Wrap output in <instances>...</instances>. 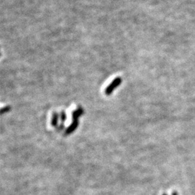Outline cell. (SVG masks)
<instances>
[{"label":"cell","mask_w":195,"mask_h":195,"mask_svg":"<svg viewBox=\"0 0 195 195\" xmlns=\"http://www.w3.org/2000/svg\"><path fill=\"white\" fill-rule=\"evenodd\" d=\"M57 119H58V115H57V113H53V119H52V124H55L56 123Z\"/></svg>","instance_id":"obj_2"},{"label":"cell","mask_w":195,"mask_h":195,"mask_svg":"<svg viewBox=\"0 0 195 195\" xmlns=\"http://www.w3.org/2000/svg\"><path fill=\"white\" fill-rule=\"evenodd\" d=\"M122 79L121 77H116L114 79L110 84L108 85V86L106 87L105 90V93L107 96H110L112 94V92L114 91L116 87H118L119 85L122 84Z\"/></svg>","instance_id":"obj_1"},{"label":"cell","mask_w":195,"mask_h":195,"mask_svg":"<svg viewBox=\"0 0 195 195\" xmlns=\"http://www.w3.org/2000/svg\"><path fill=\"white\" fill-rule=\"evenodd\" d=\"M0 56H1V54H0Z\"/></svg>","instance_id":"obj_5"},{"label":"cell","mask_w":195,"mask_h":195,"mask_svg":"<svg viewBox=\"0 0 195 195\" xmlns=\"http://www.w3.org/2000/svg\"><path fill=\"white\" fill-rule=\"evenodd\" d=\"M162 195H168V194H166V193H164V194H163Z\"/></svg>","instance_id":"obj_4"},{"label":"cell","mask_w":195,"mask_h":195,"mask_svg":"<svg viewBox=\"0 0 195 195\" xmlns=\"http://www.w3.org/2000/svg\"><path fill=\"white\" fill-rule=\"evenodd\" d=\"M172 195H178L177 192H172Z\"/></svg>","instance_id":"obj_3"}]
</instances>
